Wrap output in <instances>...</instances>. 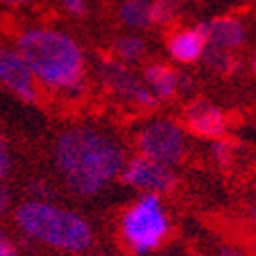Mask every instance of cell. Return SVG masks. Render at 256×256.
I'll return each mask as SVG.
<instances>
[{
  "label": "cell",
  "instance_id": "6da1fadb",
  "mask_svg": "<svg viewBox=\"0 0 256 256\" xmlns=\"http://www.w3.org/2000/svg\"><path fill=\"white\" fill-rule=\"evenodd\" d=\"M125 160L121 142L94 125H72L54 144V164L64 186L84 199L119 178Z\"/></svg>",
  "mask_w": 256,
  "mask_h": 256
},
{
  "label": "cell",
  "instance_id": "7a4b0ae2",
  "mask_svg": "<svg viewBox=\"0 0 256 256\" xmlns=\"http://www.w3.org/2000/svg\"><path fill=\"white\" fill-rule=\"evenodd\" d=\"M14 48L44 90L68 102L84 98L88 88L86 56L70 33L56 27H29L16 35Z\"/></svg>",
  "mask_w": 256,
  "mask_h": 256
},
{
  "label": "cell",
  "instance_id": "3957f363",
  "mask_svg": "<svg viewBox=\"0 0 256 256\" xmlns=\"http://www.w3.org/2000/svg\"><path fill=\"white\" fill-rule=\"evenodd\" d=\"M12 218L27 240L60 252L80 254L94 242V232L86 218L52 201L25 199L14 207Z\"/></svg>",
  "mask_w": 256,
  "mask_h": 256
},
{
  "label": "cell",
  "instance_id": "277c9868",
  "mask_svg": "<svg viewBox=\"0 0 256 256\" xmlns=\"http://www.w3.org/2000/svg\"><path fill=\"white\" fill-rule=\"evenodd\" d=\"M170 216L156 193H142L119 220V236L132 256H146L158 250L170 236Z\"/></svg>",
  "mask_w": 256,
  "mask_h": 256
},
{
  "label": "cell",
  "instance_id": "5b68a950",
  "mask_svg": "<svg viewBox=\"0 0 256 256\" xmlns=\"http://www.w3.org/2000/svg\"><path fill=\"white\" fill-rule=\"evenodd\" d=\"M134 146L140 156L172 168L188 152V134L172 119H150L136 132Z\"/></svg>",
  "mask_w": 256,
  "mask_h": 256
},
{
  "label": "cell",
  "instance_id": "8992f818",
  "mask_svg": "<svg viewBox=\"0 0 256 256\" xmlns=\"http://www.w3.org/2000/svg\"><path fill=\"white\" fill-rule=\"evenodd\" d=\"M94 68L104 92L119 100L121 104L144 113H152L160 106V100L150 92V88L142 82L134 68L117 62L113 56H100Z\"/></svg>",
  "mask_w": 256,
  "mask_h": 256
},
{
  "label": "cell",
  "instance_id": "52a82bcc",
  "mask_svg": "<svg viewBox=\"0 0 256 256\" xmlns=\"http://www.w3.org/2000/svg\"><path fill=\"white\" fill-rule=\"evenodd\" d=\"M119 180L125 186H132L136 190H142V193H156V195L172 193L178 186V176L172 168L156 160L144 158L140 154L125 160Z\"/></svg>",
  "mask_w": 256,
  "mask_h": 256
},
{
  "label": "cell",
  "instance_id": "ba28073f",
  "mask_svg": "<svg viewBox=\"0 0 256 256\" xmlns=\"http://www.w3.org/2000/svg\"><path fill=\"white\" fill-rule=\"evenodd\" d=\"M0 86L25 104H37L41 86L14 46H0Z\"/></svg>",
  "mask_w": 256,
  "mask_h": 256
},
{
  "label": "cell",
  "instance_id": "9c48e42d",
  "mask_svg": "<svg viewBox=\"0 0 256 256\" xmlns=\"http://www.w3.org/2000/svg\"><path fill=\"white\" fill-rule=\"evenodd\" d=\"M184 132L201 140H220L228 134V117L216 102L207 98H193L182 109Z\"/></svg>",
  "mask_w": 256,
  "mask_h": 256
},
{
  "label": "cell",
  "instance_id": "30bf717a",
  "mask_svg": "<svg viewBox=\"0 0 256 256\" xmlns=\"http://www.w3.org/2000/svg\"><path fill=\"white\" fill-rule=\"evenodd\" d=\"M168 56L178 64H195L201 62L205 50H207V37L203 31V25L197 23L195 27H180L168 35L166 41Z\"/></svg>",
  "mask_w": 256,
  "mask_h": 256
},
{
  "label": "cell",
  "instance_id": "8fae6325",
  "mask_svg": "<svg viewBox=\"0 0 256 256\" xmlns=\"http://www.w3.org/2000/svg\"><path fill=\"white\" fill-rule=\"evenodd\" d=\"M205 37H207V46L228 50V52H238L246 44V27L238 16L232 14H222L211 20H201Z\"/></svg>",
  "mask_w": 256,
  "mask_h": 256
},
{
  "label": "cell",
  "instance_id": "7c38bea8",
  "mask_svg": "<svg viewBox=\"0 0 256 256\" xmlns=\"http://www.w3.org/2000/svg\"><path fill=\"white\" fill-rule=\"evenodd\" d=\"M140 78L160 102L172 100L174 96H178L180 72H176L172 66H168V64H164V62L146 64V66L142 68Z\"/></svg>",
  "mask_w": 256,
  "mask_h": 256
},
{
  "label": "cell",
  "instance_id": "4fadbf2b",
  "mask_svg": "<svg viewBox=\"0 0 256 256\" xmlns=\"http://www.w3.org/2000/svg\"><path fill=\"white\" fill-rule=\"evenodd\" d=\"M111 52H113V58L125 66H138L142 64L148 56V44L146 39L138 33H123L119 37H115L113 46H111Z\"/></svg>",
  "mask_w": 256,
  "mask_h": 256
},
{
  "label": "cell",
  "instance_id": "5bb4252c",
  "mask_svg": "<svg viewBox=\"0 0 256 256\" xmlns=\"http://www.w3.org/2000/svg\"><path fill=\"white\" fill-rule=\"evenodd\" d=\"M117 16L121 25L130 29V33L144 31L150 25V0H121L117 6Z\"/></svg>",
  "mask_w": 256,
  "mask_h": 256
},
{
  "label": "cell",
  "instance_id": "9a60e30c",
  "mask_svg": "<svg viewBox=\"0 0 256 256\" xmlns=\"http://www.w3.org/2000/svg\"><path fill=\"white\" fill-rule=\"evenodd\" d=\"M201 64L216 72L220 76H234L240 66H242V60L238 58L236 52H228V50H220V48H213V46H207L203 58H201Z\"/></svg>",
  "mask_w": 256,
  "mask_h": 256
},
{
  "label": "cell",
  "instance_id": "2e32d148",
  "mask_svg": "<svg viewBox=\"0 0 256 256\" xmlns=\"http://www.w3.org/2000/svg\"><path fill=\"white\" fill-rule=\"evenodd\" d=\"M180 0H150V25L168 27L180 14Z\"/></svg>",
  "mask_w": 256,
  "mask_h": 256
},
{
  "label": "cell",
  "instance_id": "e0dca14e",
  "mask_svg": "<svg viewBox=\"0 0 256 256\" xmlns=\"http://www.w3.org/2000/svg\"><path fill=\"white\" fill-rule=\"evenodd\" d=\"M238 152H240V144L226 138V136L220 140H213L209 144V156L220 168H230L234 164V160H236Z\"/></svg>",
  "mask_w": 256,
  "mask_h": 256
},
{
  "label": "cell",
  "instance_id": "ac0fdd59",
  "mask_svg": "<svg viewBox=\"0 0 256 256\" xmlns=\"http://www.w3.org/2000/svg\"><path fill=\"white\" fill-rule=\"evenodd\" d=\"M25 190L29 193V199H35V201H52L56 199V188L54 184L44 178V176H29L25 180Z\"/></svg>",
  "mask_w": 256,
  "mask_h": 256
},
{
  "label": "cell",
  "instance_id": "d6986e66",
  "mask_svg": "<svg viewBox=\"0 0 256 256\" xmlns=\"http://www.w3.org/2000/svg\"><path fill=\"white\" fill-rule=\"evenodd\" d=\"M12 170V156H10V148L6 138L0 134V180H4Z\"/></svg>",
  "mask_w": 256,
  "mask_h": 256
},
{
  "label": "cell",
  "instance_id": "ffe728a7",
  "mask_svg": "<svg viewBox=\"0 0 256 256\" xmlns=\"http://www.w3.org/2000/svg\"><path fill=\"white\" fill-rule=\"evenodd\" d=\"M58 2L68 14H72L76 18L86 16V12H88V0H58Z\"/></svg>",
  "mask_w": 256,
  "mask_h": 256
},
{
  "label": "cell",
  "instance_id": "44dd1931",
  "mask_svg": "<svg viewBox=\"0 0 256 256\" xmlns=\"http://www.w3.org/2000/svg\"><path fill=\"white\" fill-rule=\"evenodd\" d=\"M0 256H18V248L12 244V240L2 228H0Z\"/></svg>",
  "mask_w": 256,
  "mask_h": 256
},
{
  "label": "cell",
  "instance_id": "7402d4cb",
  "mask_svg": "<svg viewBox=\"0 0 256 256\" xmlns=\"http://www.w3.org/2000/svg\"><path fill=\"white\" fill-rule=\"evenodd\" d=\"M10 207V190L6 188L4 180H0V218L4 216Z\"/></svg>",
  "mask_w": 256,
  "mask_h": 256
},
{
  "label": "cell",
  "instance_id": "603a6c76",
  "mask_svg": "<svg viewBox=\"0 0 256 256\" xmlns=\"http://www.w3.org/2000/svg\"><path fill=\"white\" fill-rule=\"evenodd\" d=\"M39 0H0L2 6H8V8H23V6H33L37 4Z\"/></svg>",
  "mask_w": 256,
  "mask_h": 256
},
{
  "label": "cell",
  "instance_id": "cb8c5ba5",
  "mask_svg": "<svg viewBox=\"0 0 256 256\" xmlns=\"http://www.w3.org/2000/svg\"><path fill=\"white\" fill-rule=\"evenodd\" d=\"M220 256H242V252L236 250V248H232V246H222L220 248Z\"/></svg>",
  "mask_w": 256,
  "mask_h": 256
},
{
  "label": "cell",
  "instance_id": "d4e9b609",
  "mask_svg": "<svg viewBox=\"0 0 256 256\" xmlns=\"http://www.w3.org/2000/svg\"><path fill=\"white\" fill-rule=\"evenodd\" d=\"M250 222H252V226L256 228V201H254L252 207H250Z\"/></svg>",
  "mask_w": 256,
  "mask_h": 256
},
{
  "label": "cell",
  "instance_id": "484cf974",
  "mask_svg": "<svg viewBox=\"0 0 256 256\" xmlns=\"http://www.w3.org/2000/svg\"><path fill=\"white\" fill-rule=\"evenodd\" d=\"M252 72L256 74V54H254V58H252Z\"/></svg>",
  "mask_w": 256,
  "mask_h": 256
}]
</instances>
